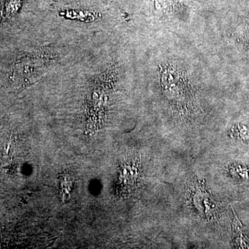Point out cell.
<instances>
[{"instance_id":"cell-1","label":"cell","mask_w":249,"mask_h":249,"mask_svg":"<svg viewBox=\"0 0 249 249\" xmlns=\"http://www.w3.org/2000/svg\"><path fill=\"white\" fill-rule=\"evenodd\" d=\"M196 209L206 219H211L217 213V204L204 187H198L193 196Z\"/></svg>"},{"instance_id":"cell-2","label":"cell","mask_w":249,"mask_h":249,"mask_svg":"<svg viewBox=\"0 0 249 249\" xmlns=\"http://www.w3.org/2000/svg\"><path fill=\"white\" fill-rule=\"evenodd\" d=\"M234 214L233 224V235L235 238L236 244L238 246V248L247 249L249 248V234L245 229V227L242 225V223L239 220L235 213L232 210Z\"/></svg>"},{"instance_id":"cell-3","label":"cell","mask_w":249,"mask_h":249,"mask_svg":"<svg viewBox=\"0 0 249 249\" xmlns=\"http://www.w3.org/2000/svg\"><path fill=\"white\" fill-rule=\"evenodd\" d=\"M19 0H9L8 2V10L9 11H14L17 9L18 5H19Z\"/></svg>"}]
</instances>
